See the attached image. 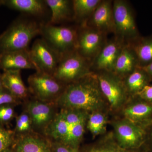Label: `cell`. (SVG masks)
I'll use <instances>...</instances> for the list:
<instances>
[{
	"instance_id": "11",
	"label": "cell",
	"mask_w": 152,
	"mask_h": 152,
	"mask_svg": "<svg viewBox=\"0 0 152 152\" xmlns=\"http://www.w3.org/2000/svg\"><path fill=\"white\" fill-rule=\"evenodd\" d=\"M62 109L66 123V136L63 144L79 149L84 134L89 113L72 109Z\"/></svg>"
},
{
	"instance_id": "12",
	"label": "cell",
	"mask_w": 152,
	"mask_h": 152,
	"mask_svg": "<svg viewBox=\"0 0 152 152\" xmlns=\"http://www.w3.org/2000/svg\"><path fill=\"white\" fill-rule=\"evenodd\" d=\"M125 43L115 37L108 40L91 64L93 72H113L116 61Z\"/></svg>"
},
{
	"instance_id": "14",
	"label": "cell",
	"mask_w": 152,
	"mask_h": 152,
	"mask_svg": "<svg viewBox=\"0 0 152 152\" xmlns=\"http://www.w3.org/2000/svg\"><path fill=\"white\" fill-rule=\"evenodd\" d=\"M123 114L125 118L149 128L152 124V104L137 96L131 97Z\"/></svg>"
},
{
	"instance_id": "21",
	"label": "cell",
	"mask_w": 152,
	"mask_h": 152,
	"mask_svg": "<svg viewBox=\"0 0 152 152\" xmlns=\"http://www.w3.org/2000/svg\"><path fill=\"white\" fill-rule=\"evenodd\" d=\"M81 152H147L143 147L138 149L123 148L117 143L113 133L109 134L94 143L87 146Z\"/></svg>"
},
{
	"instance_id": "13",
	"label": "cell",
	"mask_w": 152,
	"mask_h": 152,
	"mask_svg": "<svg viewBox=\"0 0 152 152\" xmlns=\"http://www.w3.org/2000/svg\"><path fill=\"white\" fill-rule=\"evenodd\" d=\"M82 26L93 28L107 35L115 34L113 1L102 0L89 18Z\"/></svg>"
},
{
	"instance_id": "17",
	"label": "cell",
	"mask_w": 152,
	"mask_h": 152,
	"mask_svg": "<svg viewBox=\"0 0 152 152\" xmlns=\"http://www.w3.org/2000/svg\"><path fill=\"white\" fill-rule=\"evenodd\" d=\"M138 66V61L135 53L129 44H125L116 61L112 72L123 80Z\"/></svg>"
},
{
	"instance_id": "24",
	"label": "cell",
	"mask_w": 152,
	"mask_h": 152,
	"mask_svg": "<svg viewBox=\"0 0 152 152\" xmlns=\"http://www.w3.org/2000/svg\"><path fill=\"white\" fill-rule=\"evenodd\" d=\"M102 0H73L74 20L84 25Z\"/></svg>"
},
{
	"instance_id": "30",
	"label": "cell",
	"mask_w": 152,
	"mask_h": 152,
	"mask_svg": "<svg viewBox=\"0 0 152 152\" xmlns=\"http://www.w3.org/2000/svg\"><path fill=\"white\" fill-rule=\"evenodd\" d=\"M18 99L5 88L3 87L0 89V107L4 105L16 103Z\"/></svg>"
},
{
	"instance_id": "31",
	"label": "cell",
	"mask_w": 152,
	"mask_h": 152,
	"mask_svg": "<svg viewBox=\"0 0 152 152\" xmlns=\"http://www.w3.org/2000/svg\"><path fill=\"white\" fill-rule=\"evenodd\" d=\"M136 96L152 104V85H147Z\"/></svg>"
},
{
	"instance_id": "18",
	"label": "cell",
	"mask_w": 152,
	"mask_h": 152,
	"mask_svg": "<svg viewBox=\"0 0 152 152\" xmlns=\"http://www.w3.org/2000/svg\"><path fill=\"white\" fill-rule=\"evenodd\" d=\"M1 78L3 87L18 99L27 97L28 90L22 80L21 70H4Z\"/></svg>"
},
{
	"instance_id": "36",
	"label": "cell",
	"mask_w": 152,
	"mask_h": 152,
	"mask_svg": "<svg viewBox=\"0 0 152 152\" xmlns=\"http://www.w3.org/2000/svg\"><path fill=\"white\" fill-rule=\"evenodd\" d=\"M3 152H15L13 151V150H11L10 148L7 149L4 151Z\"/></svg>"
},
{
	"instance_id": "25",
	"label": "cell",
	"mask_w": 152,
	"mask_h": 152,
	"mask_svg": "<svg viewBox=\"0 0 152 152\" xmlns=\"http://www.w3.org/2000/svg\"><path fill=\"white\" fill-rule=\"evenodd\" d=\"M15 149V152H51L48 145L42 139L31 135L19 139Z\"/></svg>"
},
{
	"instance_id": "27",
	"label": "cell",
	"mask_w": 152,
	"mask_h": 152,
	"mask_svg": "<svg viewBox=\"0 0 152 152\" xmlns=\"http://www.w3.org/2000/svg\"><path fill=\"white\" fill-rule=\"evenodd\" d=\"M14 142V134L0 124V152L10 148Z\"/></svg>"
},
{
	"instance_id": "23",
	"label": "cell",
	"mask_w": 152,
	"mask_h": 152,
	"mask_svg": "<svg viewBox=\"0 0 152 152\" xmlns=\"http://www.w3.org/2000/svg\"><path fill=\"white\" fill-rule=\"evenodd\" d=\"M127 44L135 53L139 66H144L152 62V37L139 36Z\"/></svg>"
},
{
	"instance_id": "15",
	"label": "cell",
	"mask_w": 152,
	"mask_h": 152,
	"mask_svg": "<svg viewBox=\"0 0 152 152\" xmlns=\"http://www.w3.org/2000/svg\"><path fill=\"white\" fill-rule=\"evenodd\" d=\"M50 103L38 99L28 103L27 113L31 118L32 126L37 129L48 127L56 115L53 107Z\"/></svg>"
},
{
	"instance_id": "33",
	"label": "cell",
	"mask_w": 152,
	"mask_h": 152,
	"mask_svg": "<svg viewBox=\"0 0 152 152\" xmlns=\"http://www.w3.org/2000/svg\"><path fill=\"white\" fill-rule=\"evenodd\" d=\"M144 148L147 152H152V124L148 129L146 141Z\"/></svg>"
},
{
	"instance_id": "29",
	"label": "cell",
	"mask_w": 152,
	"mask_h": 152,
	"mask_svg": "<svg viewBox=\"0 0 152 152\" xmlns=\"http://www.w3.org/2000/svg\"><path fill=\"white\" fill-rule=\"evenodd\" d=\"M15 111L11 104L4 105L0 107V124L5 123L12 119Z\"/></svg>"
},
{
	"instance_id": "8",
	"label": "cell",
	"mask_w": 152,
	"mask_h": 152,
	"mask_svg": "<svg viewBox=\"0 0 152 152\" xmlns=\"http://www.w3.org/2000/svg\"><path fill=\"white\" fill-rule=\"evenodd\" d=\"M29 89L39 100L56 102L66 87L53 76L37 72L28 78Z\"/></svg>"
},
{
	"instance_id": "1",
	"label": "cell",
	"mask_w": 152,
	"mask_h": 152,
	"mask_svg": "<svg viewBox=\"0 0 152 152\" xmlns=\"http://www.w3.org/2000/svg\"><path fill=\"white\" fill-rule=\"evenodd\" d=\"M107 102L94 72L67 85L55 102L61 109L80 110L89 113L102 111Z\"/></svg>"
},
{
	"instance_id": "35",
	"label": "cell",
	"mask_w": 152,
	"mask_h": 152,
	"mask_svg": "<svg viewBox=\"0 0 152 152\" xmlns=\"http://www.w3.org/2000/svg\"><path fill=\"white\" fill-rule=\"evenodd\" d=\"M2 81L1 75H0V89L3 88Z\"/></svg>"
},
{
	"instance_id": "16",
	"label": "cell",
	"mask_w": 152,
	"mask_h": 152,
	"mask_svg": "<svg viewBox=\"0 0 152 152\" xmlns=\"http://www.w3.org/2000/svg\"><path fill=\"white\" fill-rule=\"evenodd\" d=\"M0 69L3 70L30 69L36 70L28 49L6 52L2 54Z\"/></svg>"
},
{
	"instance_id": "32",
	"label": "cell",
	"mask_w": 152,
	"mask_h": 152,
	"mask_svg": "<svg viewBox=\"0 0 152 152\" xmlns=\"http://www.w3.org/2000/svg\"><path fill=\"white\" fill-rule=\"evenodd\" d=\"M53 147L55 152H80L79 149L75 148L59 142H54Z\"/></svg>"
},
{
	"instance_id": "38",
	"label": "cell",
	"mask_w": 152,
	"mask_h": 152,
	"mask_svg": "<svg viewBox=\"0 0 152 152\" xmlns=\"http://www.w3.org/2000/svg\"><path fill=\"white\" fill-rule=\"evenodd\" d=\"M1 54L0 53V61H1Z\"/></svg>"
},
{
	"instance_id": "9",
	"label": "cell",
	"mask_w": 152,
	"mask_h": 152,
	"mask_svg": "<svg viewBox=\"0 0 152 152\" xmlns=\"http://www.w3.org/2000/svg\"><path fill=\"white\" fill-rule=\"evenodd\" d=\"M29 52L37 72L53 76L61 56L42 38L35 41Z\"/></svg>"
},
{
	"instance_id": "3",
	"label": "cell",
	"mask_w": 152,
	"mask_h": 152,
	"mask_svg": "<svg viewBox=\"0 0 152 152\" xmlns=\"http://www.w3.org/2000/svg\"><path fill=\"white\" fill-rule=\"evenodd\" d=\"M41 35L50 46L61 56L77 50V29L41 24Z\"/></svg>"
},
{
	"instance_id": "28",
	"label": "cell",
	"mask_w": 152,
	"mask_h": 152,
	"mask_svg": "<svg viewBox=\"0 0 152 152\" xmlns=\"http://www.w3.org/2000/svg\"><path fill=\"white\" fill-rule=\"evenodd\" d=\"M32 122L27 113H24L17 118L16 131L19 133L27 132L31 128Z\"/></svg>"
},
{
	"instance_id": "19",
	"label": "cell",
	"mask_w": 152,
	"mask_h": 152,
	"mask_svg": "<svg viewBox=\"0 0 152 152\" xmlns=\"http://www.w3.org/2000/svg\"><path fill=\"white\" fill-rule=\"evenodd\" d=\"M2 2L3 5L34 16L43 15L48 7L45 0H2Z\"/></svg>"
},
{
	"instance_id": "37",
	"label": "cell",
	"mask_w": 152,
	"mask_h": 152,
	"mask_svg": "<svg viewBox=\"0 0 152 152\" xmlns=\"http://www.w3.org/2000/svg\"><path fill=\"white\" fill-rule=\"evenodd\" d=\"M2 5V0H0V6Z\"/></svg>"
},
{
	"instance_id": "10",
	"label": "cell",
	"mask_w": 152,
	"mask_h": 152,
	"mask_svg": "<svg viewBox=\"0 0 152 152\" xmlns=\"http://www.w3.org/2000/svg\"><path fill=\"white\" fill-rule=\"evenodd\" d=\"M107 40L105 34L86 26H80L77 29V51L91 64Z\"/></svg>"
},
{
	"instance_id": "2",
	"label": "cell",
	"mask_w": 152,
	"mask_h": 152,
	"mask_svg": "<svg viewBox=\"0 0 152 152\" xmlns=\"http://www.w3.org/2000/svg\"><path fill=\"white\" fill-rule=\"evenodd\" d=\"M41 24L19 19L0 35V53L28 49L31 41L41 35Z\"/></svg>"
},
{
	"instance_id": "6",
	"label": "cell",
	"mask_w": 152,
	"mask_h": 152,
	"mask_svg": "<svg viewBox=\"0 0 152 152\" xmlns=\"http://www.w3.org/2000/svg\"><path fill=\"white\" fill-rule=\"evenodd\" d=\"M95 73L102 92L111 110H118L124 107L131 97L123 79L111 72H100Z\"/></svg>"
},
{
	"instance_id": "20",
	"label": "cell",
	"mask_w": 152,
	"mask_h": 152,
	"mask_svg": "<svg viewBox=\"0 0 152 152\" xmlns=\"http://www.w3.org/2000/svg\"><path fill=\"white\" fill-rule=\"evenodd\" d=\"M45 2L51 11L49 23L55 25L72 19L74 20L72 1L45 0Z\"/></svg>"
},
{
	"instance_id": "22",
	"label": "cell",
	"mask_w": 152,
	"mask_h": 152,
	"mask_svg": "<svg viewBox=\"0 0 152 152\" xmlns=\"http://www.w3.org/2000/svg\"><path fill=\"white\" fill-rule=\"evenodd\" d=\"M125 87L130 96L137 95L151 81L148 74L140 66L123 79Z\"/></svg>"
},
{
	"instance_id": "4",
	"label": "cell",
	"mask_w": 152,
	"mask_h": 152,
	"mask_svg": "<svg viewBox=\"0 0 152 152\" xmlns=\"http://www.w3.org/2000/svg\"><path fill=\"white\" fill-rule=\"evenodd\" d=\"M92 72L91 63L76 50L61 56L53 76L67 86Z\"/></svg>"
},
{
	"instance_id": "26",
	"label": "cell",
	"mask_w": 152,
	"mask_h": 152,
	"mask_svg": "<svg viewBox=\"0 0 152 152\" xmlns=\"http://www.w3.org/2000/svg\"><path fill=\"white\" fill-rule=\"evenodd\" d=\"M107 121V117L102 111L92 112L89 114L86 127L95 137L105 132Z\"/></svg>"
},
{
	"instance_id": "7",
	"label": "cell",
	"mask_w": 152,
	"mask_h": 152,
	"mask_svg": "<svg viewBox=\"0 0 152 152\" xmlns=\"http://www.w3.org/2000/svg\"><path fill=\"white\" fill-rule=\"evenodd\" d=\"M113 11L116 38L126 44L140 36L132 10L128 1H113Z\"/></svg>"
},
{
	"instance_id": "34",
	"label": "cell",
	"mask_w": 152,
	"mask_h": 152,
	"mask_svg": "<svg viewBox=\"0 0 152 152\" xmlns=\"http://www.w3.org/2000/svg\"><path fill=\"white\" fill-rule=\"evenodd\" d=\"M141 67L150 77L151 81H152V62L147 65Z\"/></svg>"
},
{
	"instance_id": "5",
	"label": "cell",
	"mask_w": 152,
	"mask_h": 152,
	"mask_svg": "<svg viewBox=\"0 0 152 152\" xmlns=\"http://www.w3.org/2000/svg\"><path fill=\"white\" fill-rule=\"evenodd\" d=\"M113 135L119 145L126 149H138L146 141L148 128L124 118L113 123Z\"/></svg>"
}]
</instances>
